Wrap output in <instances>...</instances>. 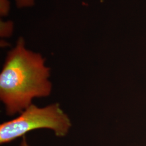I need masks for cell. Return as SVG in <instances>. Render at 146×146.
I'll return each instance as SVG.
<instances>
[{
    "instance_id": "6da1fadb",
    "label": "cell",
    "mask_w": 146,
    "mask_h": 146,
    "mask_svg": "<svg viewBox=\"0 0 146 146\" xmlns=\"http://www.w3.org/2000/svg\"><path fill=\"white\" fill-rule=\"evenodd\" d=\"M40 53L28 49L23 37L8 52L0 73V99L7 115L21 113L34 98L50 95V69Z\"/></svg>"
},
{
    "instance_id": "7a4b0ae2",
    "label": "cell",
    "mask_w": 146,
    "mask_h": 146,
    "mask_svg": "<svg viewBox=\"0 0 146 146\" xmlns=\"http://www.w3.org/2000/svg\"><path fill=\"white\" fill-rule=\"evenodd\" d=\"M71 127L69 116L58 104L42 108L32 104L17 117L1 124L0 144L9 143L38 129L52 130L56 136L63 137L67 135Z\"/></svg>"
},
{
    "instance_id": "3957f363",
    "label": "cell",
    "mask_w": 146,
    "mask_h": 146,
    "mask_svg": "<svg viewBox=\"0 0 146 146\" xmlns=\"http://www.w3.org/2000/svg\"><path fill=\"white\" fill-rule=\"evenodd\" d=\"M14 30V24L11 21H4L1 20L0 22V36L2 38L11 36Z\"/></svg>"
},
{
    "instance_id": "277c9868",
    "label": "cell",
    "mask_w": 146,
    "mask_h": 146,
    "mask_svg": "<svg viewBox=\"0 0 146 146\" xmlns=\"http://www.w3.org/2000/svg\"><path fill=\"white\" fill-rule=\"evenodd\" d=\"M11 5L9 0H0V15L5 17L9 13Z\"/></svg>"
},
{
    "instance_id": "5b68a950",
    "label": "cell",
    "mask_w": 146,
    "mask_h": 146,
    "mask_svg": "<svg viewBox=\"0 0 146 146\" xmlns=\"http://www.w3.org/2000/svg\"><path fill=\"white\" fill-rule=\"evenodd\" d=\"M18 8L31 7L34 5L35 0H14Z\"/></svg>"
},
{
    "instance_id": "8992f818",
    "label": "cell",
    "mask_w": 146,
    "mask_h": 146,
    "mask_svg": "<svg viewBox=\"0 0 146 146\" xmlns=\"http://www.w3.org/2000/svg\"><path fill=\"white\" fill-rule=\"evenodd\" d=\"M19 146H31L29 145V143H28L26 137L25 136L22 137V141H21V143H20Z\"/></svg>"
}]
</instances>
